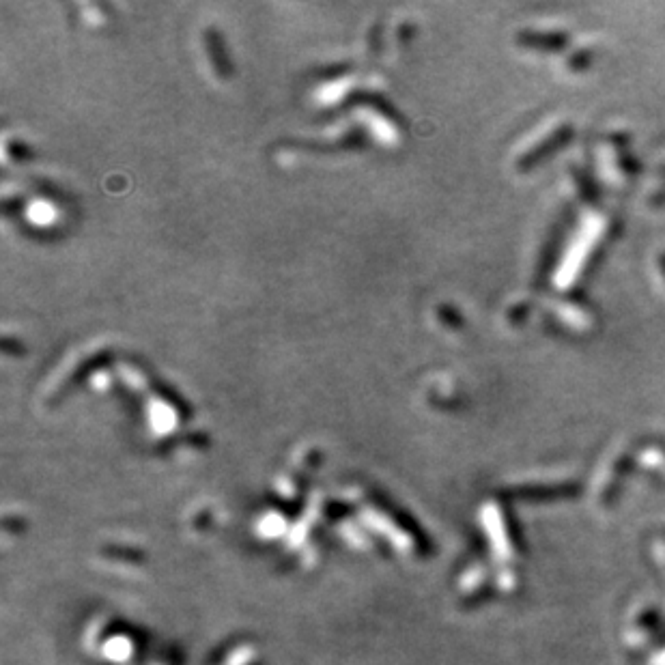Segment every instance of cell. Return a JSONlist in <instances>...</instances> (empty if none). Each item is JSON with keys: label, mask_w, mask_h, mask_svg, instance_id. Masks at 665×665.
Returning a JSON list of instances; mask_svg holds the SVG:
<instances>
[]
</instances>
